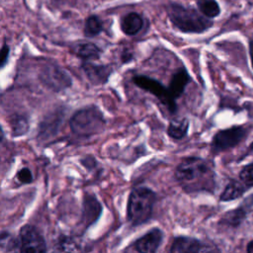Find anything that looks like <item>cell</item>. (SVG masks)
Returning a JSON list of instances; mask_svg holds the SVG:
<instances>
[{"label":"cell","mask_w":253,"mask_h":253,"mask_svg":"<svg viewBox=\"0 0 253 253\" xmlns=\"http://www.w3.org/2000/svg\"><path fill=\"white\" fill-rule=\"evenodd\" d=\"M175 179L188 193L211 191L214 188V172L210 161L201 157H186L175 169Z\"/></svg>","instance_id":"cell-1"},{"label":"cell","mask_w":253,"mask_h":253,"mask_svg":"<svg viewBox=\"0 0 253 253\" xmlns=\"http://www.w3.org/2000/svg\"><path fill=\"white\" fill-rule=\"evenodd\" d=\"M156 194L147 187H137L131 190L127 199L126 218L132 226L147 222L153 212Z\"/></svg>","instance_id":"cell-2"},{"label":"cell","mask_w":253,"mask_h":253,"mask_svg":"<svg viewBox=\"0 0 253 253\" xmlns=\"http://www.w3.org/2000/svg\"><path fill=\"white\" fill-rule=\"evenodd\" d=\"M106 125L103 113L94 106L77 110L69 120L70 129L79 137H91L100 133Z\"/></svg>","instance_id":"cell-3"},{"label":"cell","mask_w":253,"mask_h":253,"mask_svg":"<svg viewBox=\"0 0 253 253\" xmlns=\"http://www.w3.org/2000/svg\"><path fill=\"white\" fill-rule=\"evenodd\" d=\"M172 24L183 33H203L211 27L212 22L192 8L172 4L167 8Z\"/></svg>","instance_id":"cell-4"},{"label":"cell","mask_w":253,"mask_h":253,"mask_svg":"<svg viewBox=\"0 0 253 253\" xmlns=\"http://www.w3.org/2000/svg\"><path fill=\"white\" fill-rule=\"evenodd\" d=\"M132 82L140 89L155 96L168 109L170 114H176L177 103L171 98L168 87H165L160 81L146 75H135L132 77Z\"/></svg>","instance_id":"cell-5"},{"label":"cell","mask_w":253,"mask_h":253,"mask_svg":"<svg viewBox=\"0 0 253 253\" xmlns=\"http://www.w3.org/2000/svg\"><path fill=\"white\" fill-rule=\"evenodd\" d=\"M39 76L42 83L54 92H60L72 84V79L66 70L54 63L44 64Z\"/></svg>","instance_id":"cell-6"},{"label":"cell","mask_w":253,"mask_h":253,"mask_svg":"<svg viewBox=\"0 0 253 253\" xmlns=\"http://www.w3.org/2000/svg\"><path fill=\"white\" fill-rule=\"evenodd\" d=\"M246 135L243 126H236L217 131L211 140V150L220 152L236 146Z\"/></svg>","instance_id":"cell-7"},{"label":"cell","mask_w":253,"mask_h":253,"mask_svg":"<svg viewBox=\"0 0 253 253\" xmlns=\"http://www.w3.org/2000/svg\"><path fill=\"white\" fill-rule=\"evenodd\" d=\"M20 252H45L46 243L40 230L31 224L21 227L19 232Z\"/></svg>","instance_id":"cell-8"},{"label":"cell","mask_w":253,"mask_h":253,"mask_svg":"<svg viewBox=\"0 0 253 253\" xmlns=\"http://www.w3.org/2000/svg\"><path fill=\"white\" fill-rule=\"evenodd\" d=\"M163 241V232L160 228L154 227L137 238L133 243V250L140 253H154L158 250Z\"/></svg>","instance_id":"cell-9"},{"label":"cell","mask_w":253,"mask_h":253,"mask_svg":"<svg viewBox=\"0 0 253 253\" xmlns=\"http://www.w3.org/2000/svg\"><path fill=\"white\" fill-rule=\"evenodd\" d=\"M214 248L202 242L201 240L189 236H177L174 238L169 251L172 253H189V252H209Z\"/></svg>","instance_id":"cell-10"},{"label":"cell","mask_w":253,"mask_h":253,"mask_svg":"<svg viewBox=\"0 0 253 253\" xmlns=\"http://www.w3.org/2000/svg\"><path fill=\"white\" fill-rule=\"evenodd\" d=\"M103 207L93 194H85L82 203V216L81 222L85 228L93 225L101 216Z\"/></svg>","instance_id":"cell-11"},{"label":"cell","mask_w":253,"mask_h":253,"mask_svg":"<svg viewBox=\"0 0 253 253\" xmlns=\"http://www.w3.org/2000/svg\"><path fill=\"white\" fill-rule=\"evenodd\" d=\"M81 68L93 85H103L107 83L113 72V68L110 65L94 64L90 61H84Z\"/></svg>","instance_id":"cell-12"},{"label":"cell","mask_w":253,"mask_h":253,"mask_svg":"<svg viewBox=\"0 0 253 253\" xmlns=\"http://www.w3.org/2000/svg\"><path fill=\"white\" fill-rule=\"evenodd\" d=\"M191 82V76L188 73L185 67H180L173 73L169 85L168 90L171 98L176 101L181 95L184 93L186 86Z\"/></svg>","instance_id":"cell-13"},{"label":"cell","mask_w":253,"mask_h":253,"mask_svg":"<svg viewBox=\"0 0 253 253\" xmlns=\"http://www.w3.org/2000/svg\"><path fill=\"white\" fill-rule=\"evenodd\" d=\"M63 117L64 114L62 113V110H56L55 112L47 115L39 126V136L42 139H46L54 135L59 128Z\"/></svg>","instance_id":"cell-14"},{"label":"cell","mask_w":253,"mask_h":253,"mask_svg":"<svg viewBox=\"0 0 253 253\" xmlns=\"http://www.w3.org/2000/svg\"><path fill=\"white\" fill-rule=\"evenodd\" d=\"M72 50L77 56H79L84 61L98 59L101 54L100 48L96 44L89 42H77L75 45L72 46Z\"/></svg>","instance_id":"cell-15"},{"label":"cell","mask_w":253,"mask_h":253,"mask_svg":"<svg viewBox=\"0 0 253 253\" xmlns=\"http://www.w3.org/2000/svg\"><path fill=\"white\" fill-rule=\"evenodd\" d=\"M142 19L136 13H128L121 21L122 31L128 36H133L137 34L142 28Z\"/></svg>","instance_id":"cell-16"},{"label":"cell","mask_w":253,"mask_h":253,"mask_svg":"<svg viewBox=\"0 0 253 253\" xmlns=\"http://www.w3.org/2000/svg\"><path fill=\"white\" fill-rule=\"evenodd\" d=\"M248 188L241 181H231L224 188L223 192L220 194L221 202H229L240 198Z\"/></svg>","instance_id":"cell-17"},{"label":"cell","mask_w":253,"mask_h":253,"mask_svg":"<svg viewBox=\"0 0 253 253\" xmlns=\"http://www.w3.org/2000/svg\"><path fill=\"white\" fill-rule=\"evenodd\" d=\"M189 121L187 118H182L180 120H172L167 127V134L176 140L182 139L188 133Z\"/></svg>","instance_id":"cell-18"},{"label":"cell","mask_w":253,"mask_h":253,"mask_svg":"<svg viewBox=\"0 0 253 253\" xmlns=\"http://www.w3.org/2000/svg\"><path fill=\"white\" fill-rule=\"evenodd\" d=\"M10 126L13 136H21L29 130L28 119L22 115H15L10 119Z\"/></svg>","instance_id":"cell-19"},{"label":"cell","mask_w":253,"mask_h":253,"mask_svg":"<svg viewBox=\"0 0 253 253\" xmlns=\"http://www.w3.org/2000/svg\"><path fill=\"white\" fill-rule=\"evenodd\" d=\"M0 248L2 252H20V240L7 231H2L0 235Z\"/></svg>","instance_id":"cell-20"},{"label":"cell","mask_w":253,"mask_h":253,"mask_svg":"<svg viewBox=\"0 0 253 253\" xmlns=\"http://www.w3.org/2000/svg\"><path fill=\"white\" fill-rule=\"evenodd\" d=\"M103 30V23L99 17L93 15L86 19L85 27H84V34L87 37H95L99 35Z\"/></svg>","instance_id":"cell-21"},{"label":"cell","mask_w":253,"mask_h":253,"mask_svg":"<svg viewBox=\"0 0 253 253\" xmlns=\"http://www.w3.org/2000/svg\"><path fill=\"white\" fill-rule=\"evenodd\" d=\"M198 7L208 18L216 17L220 12L219 6L215 0H198Z\"/></svg>","instance_id":"cell-22"},{"label":"cell","mask_w":253,"mask_h":253,"mask_svg":"<svg viewBox=\"0 0 253 253\" xmlns=\"http://www.w3.org/2000/svg\"><path fill=\"white\" fill-rule=\"evenodd\" d=\"M244 216H245V211L241 208H238L234 211L226 212L224 216L221 218L220 223L229 225V226H237L243 220Z\"/></svg>","instance_id":"cell-23"},{"label":"cell","mask_w":253,"mask_h":253,"mask_svg":"<svg viewBox=\"0 0 253 253\" xmlns=\"http://www.w3.org/2000/svg\"><path fill=\"white\" fill-rule=\"evenodd\" d=\"M56 250L57 251H66V252H72V251H78V245L75 242L73 238L70 236L62 235L57 239L56 242Z\"/></svg>","instance_id":"cell-24"},{"label":"cell","mask_w":253,"mask_h":253,"mask_svg":"<svg viewBox=\"0 0 253 253\" xmlns=\"http://www.w3.org/2000/svg\"><path fill=\"white\" fill-rule=\"evenodd\" d=\"M240 181L247 187H253V162L244 166L239 173Z\"/></svg>","instance_id":"cell-25"},{"label":"cell","mask_w":253,"mask_h":253,"mask_svg":"<svg viewBox=\"0 0 253 253\" xmlns=\"http://www.w3.org/2000/svg\"><path fill=\"white\" fill-rule=\"evenodd\" d=\"M17 180L23 184H30L33 182L34 177L31 170L27 167H24L17 172Z\"/></svg>","instance_id":"cell-26"},{"label":"cell","mask_w":253,"mask_h":253,"mask_svg":"<svg viewBox=\"0 0 253 253\" xmlns=\"http://www.w3.org/2000/svg\"><path fill=\"white\" fill-rule=\"evenodd\" d=\"M9 52H10L9 45L3 44L2 48H1V59H0L1 68H3L6 65V63L8 61V58H9Z\"/></svg>","instance_id":"cell-27"},{"label":"cell","mask_w":253,"mask_h":253,"mask_svg":"<svg viewBox=\"0 0 253 253\" xmlns=\"http://www.w3.org/2000/svg\"><path fill=\"white\" fill-rule=\"evenodd\" d=\"M81 163L88 169L91 170L92 168H95V165L97 164L96 159L93 156H87L84 159L81 160Z\"/></svg>","instance_id":"cell-28"},{"label":"cell","mask_w":253,"mask_h":253,"mask_svg":"<svg viewBox=\"0 0 253 253\" xmlns=\"http://www.w3.org/2000/svg\"><path fill=\"white\" fill-rule=\"evenodd\" d=\"M132 57H133L132 52H130V51L127 50V49L124 50V52L122 53V61L125 62V63H127L128 61H130V60L132 59Z\"/></svg>","instance_id":"cell-29"},{"label":"cell","mask_w":253,"mask_h":253,"mask_svg":"<svg viewBox=\"0 0 253 253\" xmlns=\"http://www.w3.org/2000/svg\"><path fill=\"white\" fill-rule=\"evenodd\" d=\"M249 52H250V57H251V62L253 66V41L250 42V47H249Z\"/></svg>","instance_id":"cell-30"},{"label":"cell","mask_w":253,"mask_h":253,"mask_svg":"<svg viewBox=\"0 0 253 253\" xmlns=\"http://www.w3.org/2000/svg\"><path fill=\"white\" fill-rule=\"evenodd\" d=\"M246 250H247V252H249V253H253V240L248 243Z\"/></svg>","instance_id":"cell-31"}]
</instances>
